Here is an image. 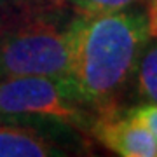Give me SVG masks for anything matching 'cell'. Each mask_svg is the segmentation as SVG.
I'll list each match as a JSON object with an SVG mask.
<instances>
[{"label": "cell", "instance_id": "9c48e42d", "mask_svg": "<svg viewBox=\"0 0 157 157\" xmlns=\"http://www.w3.org/2000/svg\"><path fill=\"white\" fill-rule=\"evenodd\" d=\"M145 17L150 39H157V0H145Z\"/></svg>", "mask_w": 157, "mask_h": 157}, {"label": "cell", "instance_id": "52a82bcc", "mask_svg": "<svg viewBox=\"0 0 157 157\" xmlns=\"http://www.w3.org/2000/svg\"><path fill=\"white\" fill-rule=\"evenodd\" d=\"M65 9H70L77 16H91L101 12L122 11L129 7H136L145 0H54Z\"/></svg>", "mask_w": 157, "mask_h": 157}, {"label": "cell", "instance_id": "5b68a950", "mask_svg": "<svg viewBox=\"0 0 157 157\" xmlns=\"http://www.w3.org/2000/svg\"><path fill=\"white\" fill-rule=\"evenodd\" d=\"M89 131L98 143L121 157H157V140L126 108L96 113Z\"/></svg>", "mask_w": 157, "mask_h": 157}, {"label": "cell", "instance_id": "277c9868", "mask_svg": "<svg viewBox=\"0 0 157 157\" xmlns=\"http://www.w3.org/2000/svg\"><path fill=\"white\" fill-rule=\"evenodd\" d=\"M78 129L39 117H0V157H52L80 154Z\"/></svg>", "mask_w": 157, "mask_h": 157}, {"label": "cell", "instance_id": "ba28073f", "mask_svg": "<svg viewBox=\"0 0 157 157\" xmlns=\"http://www.w3.org/2000/svg\"><path fill=\"white\" fill-rule=\"evenodd\" d=\"M129 115L138 119L143 126L152 133V136L157 140V103H147L141 101L140 105H135L131 108H126Z\"/></svg>", "mask_w": 157, "mask_h": 157}, {"label": "cell", "instance_id": "3957f363", "mask_svg": "<svg viewBox=\"0 0 157 157\" xmlns=\"http://www.w3.org/2000/svg\"><path fill=\"white\" fill-rule=\"evenodd\" d=\"M0 117L52 119L89 131L94 113L78 100L67 78L26 75L0 78Z\"/></svg>", "mask_w": 157, "mask_h": 157}, {"label": "cell", "instance_id": "30bf717a", "mask_svg": "<svg viewBox=\"0 0 157 157\" xmlns=\"http://www.w3.org/2000/svg\"><path fill=\"white\" fill-rule=\"evenodd\" d=\"M35 2H44V0H0V11H7V9H14V7H23V6H28V4H35Z\"/></svg>", "mask_w": 157, "mask_h": 157}, {"label": "cell", "instance_id": "8992f818", "mask_svg": "<svg viewBox=\"0 0 157 157\" xmlns=\"http://www.w3.org/2000/svg\"><path fill=\"white\" fill-rule=\"evenodd\" d=\"M131 82L141 101L157 103V39L154 44L148 42L143 49Z\"/></svg>", "mask_w": 157, "mask_h": 157}, {"label": "cell", "instance_id": "6da1fadb", "mask_svg": "<svg viewBox=\"0 0 157 157\" xmlns=\"http://www.w3.org/2000/svg\"><path fill=\"white\" fill-rule=\"evenodd\" d=\"M148 42L145 11L138 6L72 17L67 80L94 115L117 107Z\"/></svg>", "mask_w": 157, "mask_h": 157}, {"label": "cell", "instance_id": "7a4b0ae2", "mask_svg": "<svg viewBox=\"0 0 157 157\" xmlns=\"http://www.w3.org/2000/svg\"><path fill=\"white\" fill-rule=\"evenodd\" d=\"M65 9L52 0L2 11L0 78H67L70 59V21L58 16Z\"/></svg>", "mask_w": 157, "mask_h": 157}]
</instances>
